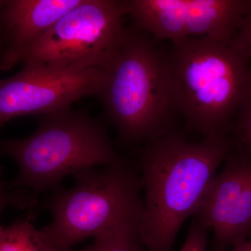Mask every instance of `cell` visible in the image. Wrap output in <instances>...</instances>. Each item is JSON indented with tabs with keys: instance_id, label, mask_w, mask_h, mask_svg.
Returning <instances> with one entry per match:
<instances>
[{
	"instance_id": "6da1fadb",
	"label": "cell",
	"mask_w": 251,
	"mask_h": 251,
	"mask_svg": "<svg viewBox=\"0 0 251 251\" xmlns=\"http://www.w3.org/2000/svg\"><path fill=\"white\" fill-rule=\"evenodd\" d=\"M233 150L224 133L191 141L175 131L145 143L138 166L144 193L139 234L147 251H172L183 224L196 214Z\"/></svg>"
},
{
	"instance_id": "7a4b0ae2",
	"label": "cell",
	"mask_w": 251,
	"mask_h": 251,
	"mask_svg": "<svg viewBox=\"0 0 251 251\" xmlns=\"http://www.w3.org/2000/svg\"><path fill=\"white\" fill-rule=\"evenodd\" d=\"M134 25L104 71L98 98L119 136L127 144L146 143L175 130L179 116L169 53Z\"/></svg>"
},
{
	"instance_id": "3957f363",
	"label": "cell",
	"mask_w": 251,
	"mask_h": 251,
	"mask_svg": "<svg viewBox=\"0 0 251 251\" xmlns=\"http://www.w3.org/2000/svg\"><path fill=\"white\" fill-rule=\"evenodd\" d=\"M178 109L188 130L229 134L251 96V63L232 41L189 38L170 52Z\"/></svg>"
},
{
	"instance_id": "277c9868",
	"label": "cell",
	"mask_w": 251,
	"mask_h": 251,
	"mask_svg": "<svg viewBox=\"0 0 251 251\" xmlns=\"http://www.w3.org/2000/svg\"><path fill=\"white\" fill-rule=\"evenodd\" d=\"M0 154L18 163L19 172L11 186L34 195L55 187L69 175L122 158L103 122L71 108L41 116L27 138L0 140Z\"/></svg>"
},
{
	"instance_id": "5b68a950",
	"label": "cell",
	"mask_w": 251,
	"mask_h": 251,
	"mask_svg": "<svg viewBox=\"0 0 251 251\" xmlns=\"http://www.w3.org/2000/svg\"><path fill=\"white\" fill-rule=\"evenodd\" d=\"M72 187L50 200L52 219L41 230L59 251L124 225H140L143 211L139 168L122 158L74 175Z\"/></svg>"
},
{
	"instance_id": "8992f818",
	"label": "cell",
	"mask_w": 251,
	"mask_h": 251,
	"mask_svg": "<svg viewBox=\"0 0 251 251\" xmlns=\"http://www.w3.org/2000/svg\"><path fill=\"white\" fill-rule=\"evenodd\" d=\"M126 3L82 0L25 54L22 63L105 71L121 44Z\"/></svg>"
},
{
	"instance_id": "52a82bcc",
	"label": "cell",
	"mask_w": 251,
	"mask_h": 251,
	"mask_svg": "<svg viewBox=\"0 0 251 251\" xmlns=\"http://www.w3.org/2000/svg\"><path fill=\"white\" fill-rule=\"evenodd\" d=\"M105 72L96 68L24 63L16 75L0 80V128L18 117L70 108L85 97H98Z\"/></svg>"
},
{
	"instance_id": "ba28073f",
	"label": "cell",
	"mask_w": 251,
	"mask_h": 251,
	"mask_svg": "<svg viewBox=\"0 0 251 251\" xmlns=\"http://www.w3.org/2000/svg\"><path fill=\"white\" fill-rule=\"evenodd\" d=\"M135 26L155 40L176 44L206 37L230 42L251 0H126Z\"/></svg>"
},
{
	"instance_id": "9c48e42d",
	"label": "cell",
	"mask_w": 251,
	"mask_h": 251,
	"mask_svg": "<svg viewBox=\"0 0 251 251\" xmlns=\"http://www.w3.org/2000/svg\"><path fill=\"white\" fill-rule=\"evenodd\" d=\"M194 216L212 231L215 251L248 240L251 232V156L236 150L229 153Z\"/></svg>"
},
{
	"instance_id": "30bf717a",
	"label": "cell",
	"mask_w": 251,
	"mask_h": 251,
	"mask_svg": "<svg viewBox=\"0 0 251 251\" xmlns=\"http://www.w3.org/2000/svg\"><path fill=\"white\" fill-rule=\"evenodd\" d=\"M82 0H1L0 30L3 52L0 71L22 62L25 54L57 21Z\"/></svg>"
},
{
	"instance_id": "8fae6325",
	"label": "cell",
	"mask_w": 251,
	"mask_h": 251,
	"mask_svg": "<svg viewBox=\"0 0 251 251\" xmlns=\"http://www.w3.org/2000/svg\"><path fill=\"white\" fill-rule=\"evenodd\" d=\"M0 251H59L29 219L16 221L0 229Z\"/></svg>"
},
{
	"instance_id": "7c38bea8",
	"label": "cell",
	"mask_w": 251,
	"mask_h": 251,
	"mask_svg": "<svg viewBox=\"0 0 251 251\" xmlns=\"http://www.w3.org/2000/svg\"><path fill=\"white\" fill-rule=\"evenodd\" d=\"M140 225H124L94 238L97 251H148L140 240Z\"/></svg>"
},
{
	"instance_id": "4fadbf2b",
	"label": "cell",
	"mask_w": 251,
	"mask_h": 251,
	"mask_svg": "<svg viewBox=\"0 0 251 251\" xmlns=\"http://www.w3.org/2000/svg\"><path fill=\"white\" fill-rule=\"evenodd\" d=\"M229 135L234 150L251 157V96L234 118Z\"/></svg>"
},
{
	"instance_id": "5bb4252c",
	"label": "cell",
	"mask_w": 251,
	"mask_h": 251,
	"mask_svg": "<svg viewBox=\"0 0 251 251\" xmlns=\"http://www.w3.org/2000/svg\"><path fill=\"white\" fill-rule=\"evenodd\" d=\"M36 198L34 194L24 190L16 189L9 191L4 181L0 179V214L4 209L14 206L20 209H26L35 204ZM3 226L0 224V229Z\"/></svg>"
},
{
	"instance_id": "9a60e30c",
	"label": "cell",
	"mask_w": 251,
	"mask_h": 251,
	"mask_svg": "<svg viewBox=\"0 0 251 251\" xmlns=\"http://www.w3.org/2000/svg\"><path fill=\"white\" fill-rule=\"evenodd\" d=\"M207 231L198 221H193L180 251H206Z\"/></svg>"
},
{
	"instance_id": "2e32d148",
	"label": "cell",
	"mask_w": 251,
	"mask_h": 251,
	"mask_svg": "<svg viewBox=\"0 0 251 251\" xmlns=\"http://www.w3.org/2000/svg\"><path fill=\"white\" fill-rule=\"evenodd\" d=\"M232 44L242 51L251 63V6L244 16Z\"/></svg>"
},
{
	"instance_id": "e0dca14e",
	"label": "cell",
	"mask_w": 251,
	"mask_h": 251,
	"mask_svg": "<svg viewBox=\"0 0 251 251\" xmlns=\"http://www.w3.org/2000/svg\"><path fill=\"white\" fill-rule=\"evenodd\" d=\"M229 251H251V241L248 239L244 242L238 243L232 247Z\"/></svg>"
},
{
	"instance_id": "ac0fdd59",
	"label": "cell",
	"mask_w": 251,
	"mask_h": 251,
	"mask_svg": "<svg viewBox=\"0 0 251 251\" xmlns=\"http://www.w3.org/2000/svg\"><path fill=\"white\" fill-rule=\"evenodd\" d=\"M1 4V0H0V6ZM3 52V43L2 39H1V30H0V59H1V55H2Z\"/></svg>"
},
{
	"instance_id": "d6986e66",
	"label": "cell",
	"mask_w": 251,
	"mask_h": 251,
	"mask_svg": "<svg viewBox=\"0 0 251 251\" xmlns=\"http://www.w3.org/2000/svg\"><path fill=\"white\" fill-rule=\"evenodd\" d=\"M69 251H72V250ZM79 251H97V249H96V247H94V244H92V245L90 246V247L86 248V249H83V250H81Z\"/></svg>"
},
{
	"instance_id": "ffe728a7",
	"label": "cell",
	"mask_w": 251,
	"mask_h": 251,
	"mask_svg": "<svg viewBox=\"0 0 251 251\" xmlns=\"http://www.w3.org/2000/svg\"></svg>"
}]
</instances>
